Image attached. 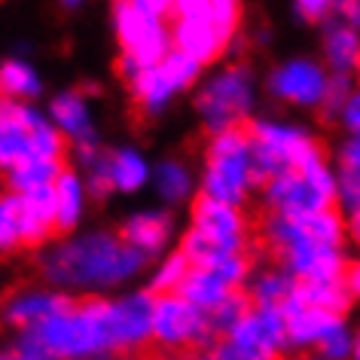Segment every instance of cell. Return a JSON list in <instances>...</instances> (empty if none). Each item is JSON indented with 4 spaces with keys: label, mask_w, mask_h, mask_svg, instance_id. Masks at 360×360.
Segmentation results:
<instances>
[{
    "label": "cell",
    "mask_w": 360,
    "mask_h": 360,
    "mask_svg": "<svg viewBox=\"0 0 360 360\" xmlns=\"http://www.w3.org/2000/svg\"><path fill=\"white\" fill-rule=\"evenodd\" d=\"M302 229V236L314 241V245L321 248H336L339 250V241H342V220L336 211H318L311 214V217H302L296 220Z\"/></svg>",
    "instance_id": "cell-22"
},
{
    "label": "cell",
    "mask_w": 360,
    "mask_h": 360,
    "mask_svg": "<svg viewBox=\"0 0 360 360\" xmlns=\"http://www.w3.org/2000/svg\"><path fill=\"white\" fill-rule=\"evenodd\" d=\"M248 311H250V309H248V296L238 293V290H232L226 300H223L217 309L208 314V327L217 330V333H229L241 318H245Z\"/></svg>",
    "instance_id": "cell-27"
},
{
    "label": "cell",
    "mask_w": 360,
    "mask_h": 360,
    "mask_svg": "<svg viewBox=\"0 0 360 360\" xmlns=\"http://www.w3.org/2000/svg\"><path fill=\"white\" fill-rule=\"evenodd\" d=\"M61 171H65V168H61V162L28 159V162H22V165H15L10 171V186L19 195H25L31 190H40V186H52Z\"/></svg>",
    "instance_id": "cell-19"
},
{
    "label": "cell",
    "mask_w": 360,
    "mask_h": 360,
    "mask_svg": "<svg viewBox=\"0 0 360 360\" xmlns=\"http://www.w3.org/2000/svg\"><path fill=\"white\" fill-rule=\"evenodd\" d=\"M229 293H232L229 287L223 284L214 272H205V269H190L186 278H184V284L177 287L180 300H186V302L195 305V309L205 311V314H211Z\"/></svg>",
    "instance_id": "cell-14"
},
{
    "label": "cell",
    "mask_w": 360,
    "mask_h": 360,
    "mask_svg": "<svg viewBox=\"0 0 360 360\" xmlns=\"http://www.w3.org/2000/svg\"><path fill=\"white\" fill-rule=\"evenodd\" d=\"M305 360H321V357H305Z\"/></svg>",
    "instance_id": "cell-42"
},
{
    "label": "cell",
    "mask_w": 360,
    "mask_h": 360,
    "mask_svg": "<svg viewBox=\"0 0 360 360\" xmlns=\"http://www.w3.org/2000/svg\"><path fill=\"white\" fill-rule=\"evenodd\" d=\"M28 147H31V159L40 162H61V153H65V141L56 129H49L46 122H37L28 131Z\"/></svg>",
    "instance_id": "cell-26"
},
{
    "label": "cell",
    "mask_w": 360,
    "mask_h": 360,
    "mask_svg": "<svg viewBox=\"0 0 360 360\" xmlns=\"http://www.w3.org/2000/svg\"><path fill=\"white\" fill-rule=\"evenodd\" d=\"M208 314L180 300L177 293H165L159 302H153V336L162 345H195L208 339Z\"/></svg>",
    "instance_id": "cell-8"
},
{
    "label": "cell",
    "mask_w": 360,
    "mask_h": 360,
    "mask_svg": "<svg viewBox=\"0 0 360 360\" xmlns=\"http://www.w3.org/2000/svg\"><path fill=\"white\" fill-rule=\"evenodd\" d=\"M342 174H351L360 180V138L348 141L342 147Z\"/></svg>",
    "instance_id": "cell-34"
},
{
    "label": "cell",
    "mask_w": 360,
    "mask_h": 360,
    "mask_svg": "<svg viewBox=\"0 0 360 360\" xmlns=\"http://www.w3.org/2000/svg\"><path fill=\"white\" fill-rule=\"evenodd\" d=\"M40 83L34 70L22 61H6L0 68V95H37Z\"/></svg>",
    "instance_id": "cell-25"
},
{
    "label": "cell",
    "mask_w": 360,
    "mask_h": 360,
    "mask_svg": "<svg viewBox=\"0 0 360 360\" xmlns=\"http://www.w3.org/2000/svg\"><path fill=\"white\" fill-rule=\"evenodd\" d=\"M296 13H302V19H309V22H321L323 13H330V4L327 0H300Z\"/></svg>",
    "instance_id": "cell-36"
},
{
    "label": "cell",
    "mask_w": 360,
    "mask_h": 360,
    "mask_svg": "<svg viewBox=\"0 0 360 360\" xmlns=\"http://www.w3.org/2000/svg\"><path fill=\"white\" fill-rule=\"evenodd\" d=\"M342 120H345V129L360 138V92L357 95H348L345 107H342Z\"/></svg>",
    "instance_id": "cell-35"
},
{
    "label": "cell",
    "mask_w": 360,
    "mask_h": 360,
    "mask_svg": "<svg viewBox=\"0 0 360 360\" xmlns=\"http://www.w3.org/2000/svg\"><path fill=\"white\" fill-rule=\"evenodd\" d=\"M250 138V184H266L287 171H300L323 153L305 138L300 129H287L275 122H254Z\"/></svg>",
    "instance_id": "cell-3"
},
{
    "label": "cell",
    "mask_w": 360,
    "mask_h": 360,
    "mask_svg": "<svg viewBox=\"0 0 360 360\" xmlns=\"http://www.w3.org/2000/svg\"><path fill=\"white\" fill-rule=\"evenodd\" d=\"M272 92L284 101H293V104H321L323 98V89H327V74H323L321 65L314 61H287L272 74L269 79Z\"/></svg>",
    "instance_id": "cell-10"
},
{
    "label": "cell",
    "mask_w": 360,
    "mask_h": 360,
    "mask_svg": "<svg viewBox=\"0 0 360 360\" xmlns=\"http://www.w3.org/2000/svg\"><path fill=\"white\" fill-rule=\"evenodd\" d=\"M327 58L336 70L357 65L360 58V37L354 28H333L327 37Z\"/></svg>",
    "instance_id": "cell-23"
},
{
    "label": "cell",
    "mask_w": 360,
    "mask_h": 360,
    "mask_svg": "<svg viewBox=\"0 0 360 360\" xmlns=\"http://www.w3.org/2000/svg\"><path fill=\"white\" fill-rule=\"evenodd\" d=\"M116 31L129 56L141 70L156 68L168 56L171 34L162 25V19L141 13L138 4H116Z\"/></svg>",
    "instance_id": "cell-7"
},
{
    "label": "cell",
    "mask_w": 360,
    "mask_h": 360,
    "mask_svg": "<svg viewBox=\"0 0 360 360\" xmlns=\"http://www.w3.org/2000/svg\"><path fill=\"white\" fill-rule=\"evenodd\" d=\"M171 10L177 13L171 40L195 65L217 58L238 28V6L232 0H180Z\"/></svg>",
    "instance_id": "cell-2"
},
{
    "label": "cell",
    "mask_w": 360,
    "mask_h": 360,
    "mask_svg": "<svg viewBox=\"0 0 360 360\" xmlns=\"http://www.w3.org/2000/svg\"><path fill=\"white\" fill-rule=\"evenodd\" d=\"M269 202L275 205L278 217H287V220L311 217L318 211H330L333 205L314 186L305 184V177L296 174V171H287V174H278L269 180Z\"/></svg>",
    "instance_id": "cell-9"
},
{
    "label": "cell",
    "mask_w": 360,
    "mask_h": 360,
    "mask_svg": "<svg viewBox=\"0 0 360 360\" xmlns=\"http://www.w3.org/2000/svg\"><path fill=\"white\" fill-rule=\"evenodd\" d=\"M300 293L309 309H321L330 314H342L348 309V287L345 281H321V284H300Z\"/></svg>",
    "instance_id": "cell-20"
},
{
    "label": "cell",
    "mask_w": 360,
    "mask_h": 360,
    "mask_svg": "<svg viewBox=\"0 0 360 360\" xmlns=\"http://www.w3.org/2000/svg\"><path fill=\"white\" fill-rule=\"evenodd\" d=\"M293 281H290V275H266V278H259V284H257V300L259 305H266V309H278L287 296H290L293 290Z\"/></svg>",
    "instance_id": "cell-28"
},
{
    "label": "cell",
    "mask_w": 360,
    "mask_h": 360,
    "mask_svg": "<svg viewBox=\"0 0 360 360\" xmlns=\"http://www.w3.org/2000/svg\"><path fill=\"white\" fill-rule=\"evenodd\" d=\"M131 92H134V101H138L141 110L159 113L162 107L168 104V98L177 92V89H174V83H171V79L165 77V70L156 65V68L141 70V74L131 79Z\"/></svg>",
    "instance_id": "cell-15"
},
{
    "label": "cell",
    "mask_w": 360,
    "mask_h": 360,
    "mask_svg": "<svg viewBox=\"0 0 360 360\" xmlns=\"http://www.w3.org/2000/svg\"><path fill=\"white\" fill-rule=\"evenodd\" d=\"M287 342L293 345H314L321 342L333 327H339V314H330V311H321V309H302L300 314L287 318Z\"/></svg>",
    "instance_id": "cell-16"
},
{
    "label": "cell",
    "mask_w": 360,
    "mask_h": 360,
    "mask_svg": "<svg viewBox=\"0 0 360 360\" xmlns=\"http://www.w3.org/2000/svg\"><path fill=\"white\" fill-rule=\"evenodd\" d=\"M321 351H323V357L327 360H345L348 354H351V339H348V333H345V327H333L327 336H323L321 342Z\"/></svg>",
    "instance_id": "cell-32"
},
{
    "label": "cell",
    "mask_w": 360,
    "mask_h": 360,
    "mask_svg": "<svg viewBox=\"0 0 360 360\" xmlns=\"http://www.w3.org/2000/svg\"><path fill=\"white\" fill-rule=\"evenodd\" d=\"M199 110L205 116V125H208L214 134L236 129V125L245 120V113L250 110V74L241 68L223 70L202 92Z\"/></svg>",
    "instance_id": "cell-6"
},
{
    "label": "cell",
    "mask_w": 360,
    "mask_h": 360,
    "mask_svg": "<svg viewBox=\"0 0 360 360\" xmlns=\"http://www.w3.org/2000/svg\"><path fill=\"white\" fill-rule=\"evenodd\" d=\"M354 214H360V208H357V211H354Z\"/></svg>",
    "instance_id": "cell-44"
},
{
    "label": "cell",
    "mask_w": 360,
    "mask_h": 360,
    "mask_svg": "<svg viewBox=\"0 0 360 360\" xmlns=\"http://www.w3.org/2000/svg\"><path fill=\"white\" fill-rule=\"evenodd\" d=\"M147 257L141 250L129 248L122 238L113 236H89L70 245H61L58 250L43 259V272L56 284H98L110 287L120 284L134 272H141Z\"/></svg>",
    "instance_id": "cell-1"
},
{
    "label": "cell",
    "mask_w": 360,
    "mask_h": 360,
    "mask_svg": "<svg viewBox=\"0 0 360 360\" xmlns=\"http://www.w3.org/2000/svg\"><path fill=\"white\" fill-rule=\"evenodd\" d=\"M348 89H351V83H348L345 74H336L333 79H327V89H323V98H321L323 113L336 116L342 107H345V101H348Z\"/></svg>",
    "instance_id": "cell-31"
},
{
    "label": "cell",
    "mask_w": 360,
    "mask_h": 360,
    "mask_svg": "<svg viewBox=\"0 0 360 360\" xmlns=\"http://www.w3.org/2000/svg\"><path fill=\"white\" fill-rule=\"evenodd\" d=\"M52 113H56L58 125L65 129L70 138H77L79 143H92V125H89V113H86V104L77 92H68V95H58L52 101Z\"/></svg>",
    "instance_id": "cell-18"
},
{
    "label": "cell",
    "mask_w": 360,
    "mask_h": 360,
    "mask_svg": "<svg viewBox=\"0 0 360 360\" xmlns=\"http://www.w3.org/2000/svg\"><path fill=\"white\" fill-rule=\"evenodd\" d=\"M193 229L202 232L205 238H211L214 245L226 248L232 254H241V245H245V220L229 205H220L202 195L193 211Z\"/></svg>",
    "instance_id": "cell-11"
},
{
    "label": "cell",
    "mask_w": 360,
    "mask_h": 360,
    "mask_svg": "<svg viewBox=\"0 0 360 360\" xmlns=\"http://www.w3.org/2000/svg\"><path fill=\"white\" fill-rule=\"evenodd\" d=\"M110 333L116 348L141 345L153 336V296L138 293L129 300L110 302Z\"/></svg>",
    "instance_id": "cell-12"
},
{
    "label": "cell",
    "mask_w": 360,
    "mask_h": 360,
    "mask_svg": "<svg viewBox=\"0 0 360 360\" xmlns=\"http://www.w3.org/2000/svg\"><path fill=\"white\" fill-rule=\"evenodd\" d=\"M156 186H159V193L165 195L168 202L186 199V195H190V190H193L190 171L180 165V162H162L159 171H156Z\"/></svg>",
    "instance_id": "cell-24"
},
{
    "label": "cell",
    "mask_w": 360,
    "mask_h": 360,
    "mask_svg": "<svg viewBox=\"0 0 360 360\" xmlns=\"http://www.w3.org/2000/svg\"><path fill=\"white\" fill-rule=\"evenodd\" d=\"M348 290L354 296H360V263L348 269Z\"/></svg>",
    "instance_id": "cell-38"
},
{
    "label": "cell",
    "mask_w": 360,
    "mask_h": 360,
    "mask_svg": "<svg viewBox=\"0 0 360 360\" xmlns=\"http://www.w3.org/2000/svg\"><path fill=\"white\" fill-rule=\"evenodd\" d=\"M339 10L345 13L348 19H351V22H354L357 28H360V4H339Z\"/></svg>",
    "instance_id": "cell-39"
},
{
    "label": "cell",
    "mask_w": 360,
    "mask_h": 360,
    "mask_svg": "<svg viewBox=\"0 0 360 360\" xmlns=\"http://www.w3.org/2000/svg\"><path fill=\"white\" fill-rule=\"evenodd\" d=\"M351 236L360 241V214H354V220H351Z\"/></svg>",
    "instance_id": "cell-40"
},
{
    "label": "cell",
    "mask_w": 360,
    "mask_h": 360,
    "mask_svg": "<svg viewBox=\"0 0 360 360\" xmlns=\"http://www.w3.org/2000/svg\"><path fill=\"white\" fill-rule=\"evenodd\" d=\"M92 165V180H89V190H92V195H107L113 190V177H110V159H104V156H95V162H89Z\"/></svg>",
    "instance_id": "cell-33"
},
{
    "label": "cell",
    "mask_w": 360,
    "mask_h": 360,
    "mask_svg": "<svg viewBox=\"0 0 360 360\" xmlns=\"http://www.w3.org/2000/svg\"><path fill=\"white\" fill-rule=\"evenodd\" d=\"M168 232H171L168 214H134L122 226V241L147 257V254H156V250L165 245Z\"/></svg>",
    "instance_id": "cell-13"
},
{
    "label": "cell",
    "mask_w": 360,
    "mask_h": 360,
    "mask_svg": "<svg viewBox=\"0 0 360 360\" xmlns=\"http://www.w3.org/2000/svg\"><path fill=\"white\" fill-rule=\"evenodd\" d=\"M19 248V236H15L13 223L4 217V211H0V250H13Z\"/></svg>",
    "instance_id": "cell-37"
},
{
    "label": "cell",
    "mask_w": 360,
    "mask_h": 360,
    "mask_svg": "<svg viewBox=\"0 0 360 360\" xmlns=\"http://www.w3.org/2000/svg\"><path fill=\"white\" fill-rule=\"evenodd\" d=\"M186 272H190V263L184 259V254L168 257L165 266L159 269V275L153 278V290H156V293H171V290H177V287L184 284Z\"/></svg>",
    "instance_id": "cell-29"
},
{
    "label": "cell",
    "mask_w": 360,
    "mask_h": 360,
    "mask_svg": "<svg viewBox=\"0 0 360 360\" xmlns=\"http://www.w3.org/2000/svg\"><path fill=\"white\" fill-rule=\"evenodd\" d=\"M110 177H113V190L134 193L147 180V162L134 150H120L116 156H110Z\"/></svg>",
    "instance_id": "cell-21"
},
{
    "label": "cell",
    "mask_w": 360,
    "mask_h": 360,
    "mask_svg": "<svg viewBox=\"0 0 360 360\" xmlns=\"http://www.w3.org/2000/svg\"><path fill=\"white\" fill-rule=\"evenodd\" d=\"M351 351H354V360H360V336L354 339V345H351Z\"/></svg>",
    "instance_id": "cell-41"
},
{
    "label": "cell",
    "mask_w": 360,
    "mask_h": 360,
    "mask_svg": "<svg viewBox=\"0 0 360 360\" xmlns=\"http://www.w3.org/2000/svg\"><path fill=\"white\" fill-rule=\"evenodd\" d=\"M159 68L165 70V77L174 83V89H184V86H190L195 74H199V65H195L193 58H186V56H180V52H168L165 58L159 61Z\"/></svg>",
    "instance_id": "cell-30"
},
{
    "label": "cell",
    "mask_w": 360,
    "mask_h": 360,
    "mask_svg": "<svg viewBox=\"0 0 360 360\" xmlns=\"http://www.w3.org/2000/svg\"><path fill=\"white\" fill-rule=\"evenodd\" d=\"M250 186V138L241 129H229L211 141L205 199L238 208Z\"/></svg>",
    "instance_id": "cell-4"
},
{
    "label": "cell",
    "mask_w": 360,
    "mask_h": 360,
    "mask_svg": "<svg viewBox=\"0 0 360 360\" xmlns=\"http://www.w3.org/2000/svg\"><path fill=\"white\" fill-rule=\"evenodd\" d=\"M52 190H56V232H70L83 211V186L74 171H61Z\"/></svg>",
    "instance_id": "cell-17"
},
{
    "label": "cell",
    "mask_w": 360,
    "mask_h": 360,
    "mask_svg": "<svg viewBox=\"0 0 360 360\" xmlns=\"http://www.w3.org/2000/svg\"><path fill=\"white\" fill-rule=\"evenodd\" d=\"M284 345L287 323L281 311L259 305L229 330V339L217 348L214 360H275Z\"/></svg>",
    "instance_id": "cell-5"
},
{
    "label": "cell",
    "mask_w": 360,
    "mask_h": 360,
    "mask_svg": "<svg viewBox=\"0 0 360 360\" xmlns=\"http://www.w3.org/2000/svg\"><path fill=\"white\" fill-rule=\"evenodd\" d=\"M357 68H360V58H357Z\"/></svg>",
    "instance_id": "cell-43"
}]
</instances>
